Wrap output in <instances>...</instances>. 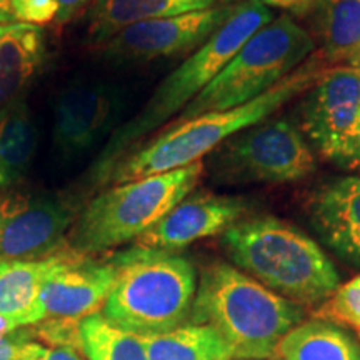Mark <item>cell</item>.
Masks as SVG:
<instances>
[{
  "label": "cell",
  "mask_w": 360,
  "mask_h": 360,
  "mask_svg": "<svg viewBox=\"0 0 360 360\" xmlns=\"http://www.w3.org/2000/svg\"><path fill=\"white\" fill-rule=\"evenodd\" d=\"M327 69L330 67L319 52L254 101L229 110L207 112L193 119L175 122L169 130L152 139L147 146L125 154L110 169L102 184L117 186L150 175L172 172L199 162L236 134L264 122L292 98L307 92Z\"/></svg>",
  "instance_id": "1"
},
{
  "label": "cell",
  "mask_w": 360,
  "mask_h": 360,
  "mask_svg": "<svg viewBox=\"0 0 360 360\" xmlns=\"http://www.w3.org/2000/svg\"><path fill=\"white\" fill-rule=\"evenodd\" d=\"M272 20V11L260 0L238 2L217 32L197 51L188 53L186 62L157 85L155 92L137 115L114 130L107 146L102 148L97 164L94 165V175L98 182L105 180L117 162L132 150L134 143L186 109L224 70L242 45Z\"/></svg>",
  "instance_id": "2"
},
{
  "label": "cell",
  "mask_w": 360,
  "mask_h": 360,
  "mask_svg": "<svg viewBox=\"0 0 360 360\" xmlns=\"http://www.w3.org/2000/svg\"><path fill=\"white\" fill-rule=\"evenodd\" d=\"M233 265L297 305H321L337 290L339 272L322 247L299 227L262 215L222 233Z\"/></svg>",
  "instance_id": "3"
},
{
  "label": "cell",
  "mask_w": 360,
  "mask_h": 360,
  "mask_svg": "<svg viewBox=\"0 0 360 360\" xmlns=\"http://www.w3.org/2000/svg\"><path fill=\"white\" fill-rule=\"evenodd\" d=\"M305 310L227 262L200 272L188 322L214 327L236 360L274 359L277 344L300 323Z\"/></svg>",
  "instance_id": "4"
},
{
  "label": "cell",
  "mask_w": 360,
  "mask_h": 360,
  "mask_svg": "<svg viewBox=\"0 0 360 360\" xmlns=\"http://www.w3.org/2000/svg\"><path fill=\"white\" fill-rule=\"evenodd\" d=\"M112 262L115 282L102 309L109 321L141 337L165 334L188 322L197 272L187 257L134 245Z\"/></svg>",
  "instance_id": "5"
},
{
  "label": "cell",
  "mask_w": 360,
  "mask_h": 360,
  "mask_svg": "<svg viewBox=\"0 0 360 360\" xmlns=\"http://www.w3.org/2000/svg\"><path fill=\"white\" fill-rule=\"evenodd\" d=\"M202 160L172 172L117 184L85 207L70 231L69 247L92 255L137 240L199 184Z\"/></svg>",
  "instance_id": "6"
},
{
  "label": "cell",
  "mask_w": 360,
  "mask_h": 360,
  "mask_svg": "<svg viewBox=\"0 0 360 360\" xmlns=\"http://www.w3.org/2000/svg\"><path fill=\"white\" fill-rule=\"evenodd\" d=\"M315 40L289 15L255 32L224 70L179 114L177 122L254 101L304 64Z\"/></svg>",
  "instance_id": "7"
},
{
  "label": "cell",
  "mask_w": 360,
  "mask_h": 360,
  "mask_svg": "<svg viewBox=\"0 0 360 360\" xmlns=\"http://www.w3.org/2000/svg\"><path fill=\"white\" fill-rule=\"evenodd\" d=\"M215 175L236 184L297 182L315 172L304 134L287 119L264 120L215 148Z\"/></svg>",
  "instance_id": "8"
},
{
  "label": "cell",
  "mask_w": 360,
  "mask_h": 360,
  "mask_svg": "<svg viewBox=\"0 0 360 360\" xmlns=\"http://www.w3.org/2000/svg\"><path fill=\"white\" fill-rule=\"evenodd\" d=\"M302 129L323 159L360 165V69L330 67L300 105Z\"/></svg>",
  "instance_id": "9"
},
{
  "label": "cell",
  "mask_w": 360,
  "mask_h": 360,
  "mask_svg": "<svg viewBox=\"0 0 360 360\" xmlns=\"http://www.w3.org/2000/svg\"><path fill=\"white\" fill-rule=\"evenodd\" d=\"M233 7L220 4L205 11L129 25L102 44L103 57L119 64L187 56L217 32L231 17Z\"/></svg>",
  "instance_id": "10"
},
{
  "label": "cell",
  "mask_w": 360,
  "mask_h": 360,
  "mask_svg": "<svg viewBox=\"0 0 360 360\" xmlns=\"http://www.w3.org/2000/svg\"><path fill=\"white\" fill-rule=\"evenodd\" d=\"M120 96L101 79H75L60 90L53 103V148L62 160L79 159L115 129Z\"/></svg>",
  "instance_id": "11"
},
{
  "label": "cell",
  "mask_w": 360,
  "mask_h": 360,
  "mask_svg": "<svg viewBox=\"0 0 360 360\" xmlns=\"http://www.w3.org/2000/svg\"><path fill=\"white\" fill-rule=\"evenodd\" d=\"M77 217L74 200L52 193L0 207V262L42 260L57 254Z\"/></svg>",
  "instance_id": "12"
},
{
  "label": "cell",
  "mask_w": 360,
  "mask_h": 360,
  "mask_svg": "<svg viewBox=\"0 0 360 360\" xmlns=\"http://www.w3.org/2000/svg\"><path fill=\"white\" fill-rule=\"evenodd\" d=\"M115 282V265L110 259H92L67 247L60 262L44 282V319L84 321L102 312Z\"/></svg>",
  "instance_id": "13"
},
{
  "label": "cell",
  "mask_w": 360,
  "mask_h": 360,
  "mask_svg": "<svg viewBox=\"0 0 360 360\" xmlns=\"http://www.w3.org/2000/svg\"><path fill=\"white\" fill-rule=\"evenodd\" d=\"M247 202L238 197L193 193L154 225L150 231L139 237V247L175 252L184 247L219 236L238 222L245 214Z\"/></svg>",
  "instance_id": "14"
},
{
  "label": "cell",
  "mask_w": 360,
  "mask_h": 360,
  "mask_svg": "<svg viewBox=\"0 0 360 360\" xmlns=\"http://www.w3.org/2000/svg\"><path fill=\"white\" fill-rule=\"evenodd\" d=\"M309 217L315 232L339 257L360 265V177L334 179L314 193Z\"/></svg>",
  "instance_id": "15"
},
{
  "label": "cell",
  "mask_w": 360,
  "mask_h": 360,
  "mask_svg": "<svg viewBox=\"0 0 360 360\" xmlns=\"http://www.w3.org/2000/svg\"><path fill=\"white\" fill-rule=\"evenodd\" d=\"M64 250L42 260L0 262V314L17 328L35 326L44 319V282L60 262Z\"/></svg>",
  "instance_id": "16"
},
{
  "label": "cell",
  "mask_w": 360,
  "mask_h": 360,
  "mask_svg": "<svg viewBox=\"0 0 360 360\" xmlns=\"http://www.w3.org/2000/svg\"><path fill=\"white\" fill-rule=\"evenodd\" d=\"M45 60V37L40 27L0 25V109L24 96Z\"/></svg>",
  "instance_id": "17"
},
{
  "label": "cell",
  "mask_w": 360,
  "mask_h": 360,
  "mask_svg": "<svg viewBox=\"0 0 360 360\" xmlns=\"http://www.w3.org/2000/svg\"><path fill=\"white\" fill-rule=\"evenodd\" d=\"M220 0H94L89 12L87 35L94 44L139 22L167 19L219 6Z\"/></svg>",
  "instance_id": "18"
},
{
  "label": "cell",
  "mask_w": 360,
  "mask_h": 360,
  "mask_svg": "<svg viewBox=\"0 0 360 360\" xmlns=\"http://www.w3.org/2000/svg\"><path fill=\"white\" fill-rule=\"evenodd\" d=\"M37 143L34 114L24 96L0 109V188H11L27 177Z\"/></svg>",
  "instance_id": "19"
},
{
  "label": "cell",
  "mask_w": 360,
  "mask_h": 360,
  "mask_svg": "<svg viewBox=\"0 0 360 360\" xmlns=\"http://www.w3.org/2000/svg\"><path fill=\"white\" fill-rule=\"evenodd\" d=\"M314 11L323 60L360 69V0H321Z\"/></svg>",
  "instance_id": "20"
},
{
  "label": "cell",
  "mask_w": 360,
  "mask_h": 360,
  "mask_svg": "<svg viewBox=\"0 0 360 360\" xmlns=\"http://www.w3.org/2000/svg\"><path fill=\"white\" fill-rule=\"evenodd\" d=\"M276 360H360V345L335 323L314 319L292 327L277 344Z\"/></svg>",
  "instance_id": "21"
},
{
  "label": "cell",
  "mask_w": 360,
  "mask_h": 360,
  "mask_svg": "<svg viewBox=\"0 0 360 360\" xmlns=\"http://www.w3.org/2000/svg\"><path fill=\"white\" fill-rule=\"evenodd\" d=\"M148 360H236L229 342L205 323L187 322L165 334L142 337Z\"/></svg>",
  "instance_id": "22"
},
{
  "label": "cell",
  "mask_w": 360,
  "mask_h": 360,
  "mask_svg": "<svg viewBox=\"0 0 360 360\" xmlns=\"http://www.w3.org/2000/svg\"><path fill=\"white\" fill-rule=\"evenodd\" d=\"M80 334L87 360H148L142 337L119 327L102 312L84 319Z\"/></svg>",
  "instance_id": "23"
},
{
  "label": "cell",
  "mask_w": 360,
  "mask_h": 360,
  "mask_svg": "<svg viewBox=\"0 0 360 360\" xmlns=\"http://www.w3.org/2000/svg\"><path fill=\"white\" fill-rule=\"evenodd\" d=\"M314 319L349 328L360 339V276L337 287L334 294L315 309Z\"/></svg>",
  "instance_id": "24"
},
{
  "label": "cell",
  "mask_w": 360,
  "mask_h": 360,
  "mask_svg": "<svg viewBox=\"0 0 360 360\" xmlns=\"http://www.w3.org/2000/svg\"><path fill=\"white\" fill-rule=\"evenodd\" d=\"M82 321H70V319H45L35 326H30V330L35 340L42 345L51 347H69L82 354V334H80Z\"/></svg>",
  "instance_id": "25"
},
{
  "label": "cell",
  "mask_w": 360,
  "mask_h": 360,
  "mask_svg": "<svg viewBox=\"0 0 360 360\" xmlns=\"http://www.w3.org/2000/svg\"><path fill=\"white\" fill-rule=\"evenodd\" d=\"M45 352V347L35 340L30 327L19 328L0 339V360H34Z\"/></svg>",
  "instance_id": "26"
},
{
  "label": "cell",
  "mask_w": 360,
  "mask_h": 360,
  "mask_svg": "<svg viewBox=\"0 0 360 360\" xmlns=\"http://www.w3.org/2000/svg\"><path fill=\"white\" fill-rule=\"evenodd\" d=\"M12 11L15 22L40 27L57 19L58 0H12Z\"/></svg>",
  "instance_id": "27"
},
{
  "label": "cell",
  "mask_w": 360,
  "mask_h": 360,
  "mask_svg": "<svg viewBox=\"0 0 360 360\" xmlns=\"http://www.w3.org/2000/svg\"><path fill=\"white\" fill-rule=\"evenodd\" d=\"M265 7H276L282 11H290L295 13L307 12L317 6L321 0H260Z\"/></svg>",
  "instance_id": "28"
},
{
  "label": "cell",
  "mask_w": 360,
  "mask_h": 360,
  "mask_svg": "<svg viewBox=\"0 0 360 360\" xmlns=\"http://www.w3.org/2000/svg\"><path fill=\"white\" fill-rule=\"evenodd\" d=\"M90 0H58V13L57 20L60 24H67L70 19H74L75 13H77L80 8H84Z\"/></svg>",
  "instance_id": "29"
},
{
  "label": "cell",
  "mask_w": 360,
  "mask_h": 360,
  "mask_svg": "<svg viewBox=\"0 0 360 360\" xmlns=\"http://www.w3.org/2000/svg\"><path fill=\"white\" fill-rule=\"evenodd\" d=\"M39 360H85L84 354L69 347H51L45 349Z\"/></svg>",
  "instance_id": "30"
},
{
  "label": "cell",
  "mask_w": 360,
  "mask_h": 360,
  "mask_svg": "<svg viewBox=\"0 0 360 360\" xmlns=\"http://www.w3.org/2000/svg\"><path fill=\"white\" fill-rule=\"evenodd\" d=\"M13 11H12V0H0V25L13 24Z\"/></svg>",
  "instance_id": "31"
},
{
  "label": "cell",
  "mask_w": 360,
  "mask_h": 360,
  "mask_svg": "<svg viewBox=\"0 0 360 360\" xmlns=\"http://www.w3.org/2000/svg\"><path fill=\"white\" fill-rule=\"evenodd\" d=\"M15 330H19V328L13 326V323L8 321L7 317H4V315L0 314V339L11 335L12 332H15Z\"/></svg>",
  "instance_id": "32"
},
{
  "label": "cell",
  "mask_w": 360,
  "mask_h": 360,
  "mask_svg": "<svg viewBox=\"0 0 360 360\" xmlns=\"http://www.w3.org/2000/svg\"><path fill=\"white\" fill-rule=\"evenodd\" d=\"M259 360H276V359H259Z\"/></svg>",
  "instance_id": "33"
},
{
  "label": "cell",
  "mask_w": 360,
  "mask_h": 360,
  "mask_svg": "<svg viewBox=\"0 0 360 360\" xmlns=\"http://www.w3.org/2000/svg\"><path fill=\"white\" fill-rule=\"evenodd\" d=\"M40 357H42V355H40ZM40 357H37V359H34V360H39V359H40Z\"/></svg>",
  "instance_id": "34"
}]
</instances>
